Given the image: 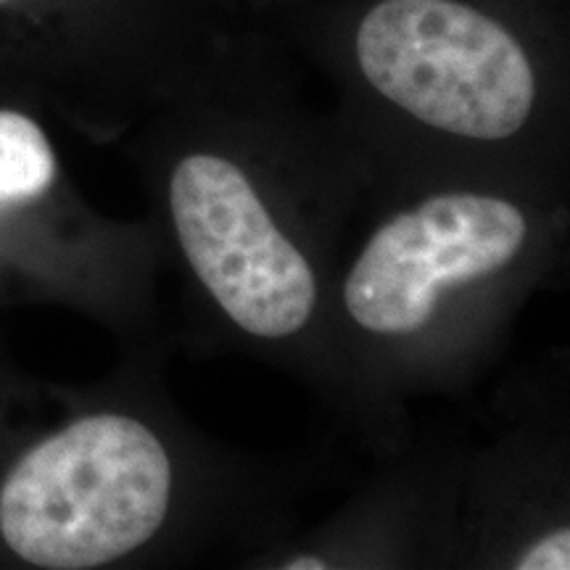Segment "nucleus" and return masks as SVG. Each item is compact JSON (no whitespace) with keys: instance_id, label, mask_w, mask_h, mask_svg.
Segmentation results:
<instances>
[{"instance_id":"1","label":"nucleus","mask_w":570,"mask_h":570,"mask_svg":"<svg viewBox=\"0 0 570 570\" xmlns=\"http://www.w3.org/2000/svg\"><path fill=\"white\" fill-rule=\"evenodd\" d=\"M175 470L154 428L101 412L19 458L0 489V537L35 568L88 570L154 539Z\"/></svg>"},{"instance_id":"2","label":"nucleus","mask_w":570,"mask_h":570,"mask_svg":"<svg viewBox=\"0 0 570 570\" xmlns=\"http://www.w3.org/2000/svg\"><path fill=\"white\" fill-rule=\"evenodd\" d=\"M354 51L386 101L458 138H512L537 106L525 48L462 0H381L356 27Z\"/></svg>"},{"instance_id":"3","label":"nucleus","mask_w":570,"mask_h":570,"mask_svg":"<svg viewBox=\"0 0 570 570\" xmlns=\"http://www.w3.org/2000/svg\"><path fill=\"white\" fill-rule=\"evenodd\" d=\"M169 212L190 269L233 325L265 341L304 331L317 306L315 273L238 164L183 156L169 177Z\"/></svg>"},{"instance_id":"4","label":"nucleus","mask_w":570,"mask_h":570,"mask_svg":"<svg viewBox=\"0 0 570 570\" xmlns=\"http://www.w3.org/2000/svg\"><path fill=\"white\" fill-rule=\"evenodd\" d=\"M529 219L502 196L452 190L399 212L367 240L344 283L346 315L373 336H410L433 317L441 291L510 265Z\"/></svg>"},{"instance_id":"5","label":"nucleus","mask_w":570,"mask_h":570,"mask_svg":"<svg viewBox=\"0 0 570 570\" xmlns=\"http://www.w3.org/2000/svg\"><path fill=\"white\" fill-rule=\"evenodd\" d=\"M56 161L46 132L19 111H0V202H27L53 180Z\"/></svg>"},{"instance_id":"6","label":"nucleus","mask_w":570,"mask_h":570,"mask_svg":"<svg viewBox=\"0 0 570 570\" xmlns=\"http://www.w3.org/2000/svg\"><path fill=\"white\" fill-rule=\"evenodd\" d=\"M518 570H568L570 568V531L560 525L544 537L533 539L515 560Z\"/></svg>"},{"instance_id":"7","label":"nucleus","mask_w":570,"mask_h":570,"mask_svg":"<svg viewBox=\"0 0 570 570\" xmlns=\"http://www.w3.org/2000/svg\"><path fill=\"white\" fill-rule=\"evenodd\" d=\"M285 570H325L327 562L323 558H312V554H302V558H291L283 562Z\"/></svg>"},{"instance_id":"8","label":"nucleus","mask_w":570,"mask_h":570,"mask_svg":"<svg viewBox=\"0 0 570 570\" xmlns=\"http://www.w3.org/2000/svg\"><path fill=\"white\" fill-rule=\"evenodd\" d=\"M0 3H6V0H0Z\"/></svg>"}]
</instances>
